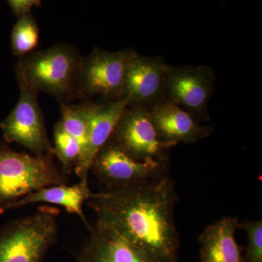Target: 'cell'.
Wrapping results in <instances>:
<instances>
[{
  "label": "cell",
  "instance_id": "cell-16",
  "mask_svg": "<svg viewBox=\"0 0 262 262\" xmlns=\"http://www.w3.org/2000/svg\"><path fill=\"white\" fill-rule=\"evenodd\" d=\"M60 108L61 113L60 121L65 130L75 139L80 146V158L75 168L76 174L80 177L89 149V123L85 107L83 103L80 105L60 103Z\"/></svg>",
  "mask_w": 262,
  "mask_h": 262
},
{
  "label": "cell",
  "instance_id": "cell-14",
  "mask_svg": "<svg viewBox=\"0 0 262 262\" xmlns=\"http://www.w3.org/2000/svg\"><path fill=\"white\" fill-rule=\"evenodd\" d=\"M237 216H227L208 225L198 237L201 262H243L241 248L235 239Z\"/></svg>",
  "mask_w": 262,
  "mask_h": 262
},
{
  "label": "cell",
  "instance_id": "cell-20",
  "mask_svg": "<svg viewBox=\"0 0 262 262\" xmlns=\"http://www.w3.org/2000/svg\"><path fill=\"white\" fill-rule=\"evenodd\" d=\"M8 3L15 16L19 18L30 14L32 8L40 6L42 2L39 0H9Z\"/></svg>",
  "mask_w": 262,
  "mask_h": 262
},
{
  "label": "cell",
  "instance_id": "cell-12",
  "mask_svg": "<svg viewBox=\"0 0 262 262\" xmlns=\"http://www.w3.org/2000/svg\"><path fill=\"white\" fill-rule=\"evenodd\" d=\"M149 111L160 140L173 146L179 143L196 144L213 131V126H203L192 115L167 98Z\"/></svg>",
  "mask_w": 262,
  "mask_h": 262
},
{
  "label": "cell",
  "instance_id": "cell-9",
  "mask_svg": "<svg viewBox=\"0 0 262 262\" xmlns=\"http://www.w3.org/2000/svg\"><path fill=\"white\" fill-rule=\"evenodd\" d=\"M129 156L141 162H168V150L174 147L158 137L149 108L128 106L111 136Z\"/></svg>",
  "mask_w": 262,
  "mask_h": 262
},
{
  "label": "cell",
  "instance_id": "cell-21",
  "mask_svg": "<svg viewBox=\"0 0 262 262\" xmlns=\"http://www.w3.org/2000/svg\"><path fill=\"white\" fill-rule=\"evenodd\" d=\"M5 210L2 209V208H0V215L3 214L4 213Z\"/></svg>",
  "mask_w": 262,
  "mask_h": 262
},
{
  "label": "cell",
  "instance_id": "cell-15",
  "mask_svg": "<svg viewBox=\"0 0 262 262\" xmlns=\"http://www.w3.org/2000/svg\"><path fill=\"white\" fill-rule=\"evenodd\" d=\"M92 193L88 182H80L72 186L67 184L53 186L27 194L10 205L8 209L21 208L37 203L56 205L63 207L68 213L78 215L89 228L90 224L88 223L84 215L83 204L91 198Z\"/></svg>",
  "mask_w": 262,
  "mask_h": 262
},
{
  "label": "cell",
  "instance_id": "cell-7",
  "mask_svg": "<svg viewBox=\"0 0 262 262\" xmlns=\"http://www.w3.org/2000/svg\"><path fill=\"white\" fill-rule=\"evenodd\" d=\"M168 162H141L129 156L112 139L95 156L91 170L106 189L148 182L168 175Z\"/></svg>",
  "mask_w": 262,
  "mask_h": 262
},
{
  "label": "cell",
  "instance_id": "cell-10",
  "mask_svg": "<svg viewBox=\"0 0 262 262\" xmlns=\"http://www.w3.org/2000/svg\"><path fill=\"white\" fill-rule=\"evenodd\" d=\"M169 65L160 56H133L127 64L121 100L128 106L151 108L166 98Z\"/></svg>",
  "mask_w": 262,
  "mask_h": 262
},
{
  "label": "cell",
  "instance_id": "cell-6",
  "mask_svg": "<svg viewBox=\"0 0 262 262\" xmlns=\"http://www.w3.org/2000/svg\"><path fill=\"white\" fill-rule=\"evenodd\" d=\"M18 80V103L0 125L5 140L23 146L36 156L53 157V146L48 137L44 117L38 102V93L23 80Z\"/></svg>",
  "mask_w": 262,
  "mask_h": 262
},
{
  "label": "cell",
  "instance_id": "cell-19",
  "mask_svg": "<svg viewBox=\"0 0 262 262\" xmlns=\"http://www.w3.org/2000/svg\"><path fill=\"white\" fill-rule=\"evenodd\" d=\"M238 229H244L248 239L243 262H262V220L239 222Z\"/></svg>",
  "mask_w": 262,
  "mask_h": 262
},
{
  "label": "cell",
  "instance_id": "cell-4",
  "mask_svg": "<svg viewBox=\"0 0 262 262\" xmlns=\"http://www.w3.org/2000/svg\"><path fill=\"white\" fill-rule=\"evenodd\" d=\"M53 157L18 152L0 144V208L43 188L67 184L69 178L53 161Z\"/></svg>",
  "mask_w": 262,
  "mask_h": 262
},
{
  "label": "cell",
  "instance_id": "cell-2",
  "mask_svg": "<svg viewBox=\"0 0 262 262\" xmlns=\"http://www.w3.org/2000/svg\"><path fill=\"white\" fill-rule=\"evenodd\" d=\"M83 57L70 44L58 43L20 57L17 79L34 91L51 95L59 103L81 98L78 74Z\"/></svg>",
  "mask_w": 262,
  "mask_h": 262
},
{
  "label": "cell",
  "instance_id": "cell-17",
  "mask_svg": "<svg viewBox=\"0 0 262 262\" xmlns=\"http://www.w3.org/2000/svg\"><path fill=\"white\" fill-rule=\"evenodd\" d=\"M39 27L32 13L19 18L12 31L13 54L20 58L32 53L39 43Z\"/></svg>",
  "mask_w": 262,
  "mask_h": 262
},
{
  "label": "cell",
  "instance_id": "cell-1",
  "mask_svg": "<svg viewBox=\"0 0 262 262\" xmlns=\"http://www.w3.org/2000/svg\"><path fill=\"white\" fill-rule=\"evenodd\" d=\"M179 201L175 181L163 176L127 187L92 193L86 205L155 262H179L181 236L174 210Z\"/></svg>",
  "mask_w": 262,
  "mask_h": 262
},
{
  "label": "cell",
  "instance_id": "cell-3",
  "mask_svg": "<svg viewBox=\"0 0 262 262\" xmlns=\"http://www.w3.org/2000/svg\"><path fill=\"white\" fill-rule=\"evenodd\" d=\"M56 207H39L32 214L0 228V262H42L58 239Z\"/></svg>",
  "mask_w": 262,
  "mask_h": 262
},
{
  "label": "cell",
  "instance_id": "cell-11",
  "mask_svg": "<svg viewBox=\"0 0 262 262\" xmlns=\"http://www.w3.org/2000/svg\"><path fill=\"white\" fill-rule=\"evenodd\" d=\"M74 262H155L115 229L96 221Z\"/></svg>",
  "mask_w": 262,
  "mask_h": 262
},
{
  "label": "cell",
  "instance_id": "cell-13",
  "mask_svg": "<svg viewBox=\"0 0 262 262\" xmlns=\"http://www.w3.org/2000/svg\"><path fill=\"white\" fill-rule=\"evenodd\" d=\"M89 123V149L80 182H88L91 164L100 149L113 135L117 122L127 107L122 100L83 102Z\"/></svg>",
  "mask_w": 262,
  "mask_h": 262
},
{
  "label": "cell",
  "instance_id": "cell-18",
  "mask_svg": "<svg viewBox=\"0 0 262 262\" xmlns=\"http://www.w3.org/2000/svg\"><path fill=\"white\" fill-rule=\"evenodd\" d=\"M54 156L61 162L62 173L70 175L80 158V149L77 141L65 130L61 122H57L53 131Z\"/></svg>",
  "mask_w": 262,
  "mask_h": 262
},
{
  "label": "cell",
  "instance_id": "cell-5",
  "mask_svg": "<svg viewBox=\"0 0 262 262\" xmlns=\"http://www.w3.org/2000/svg\"><path fill=\"white\" fill-rule=\"evenodd\" d=\"M136 53L129 48L110 52L95 48L83 57L78 74L81 98L121 100L127 64Z\"/></svg>",
  "mask_w": 262,
  "mask_h": 262
},
{
  "label": "cell",
  "instance_id": "cell-8",
  "mask_svg": "<svg viewBox=\"0 0 262 262\" xmlns=\"http://www.w3.org/2000/svg\"><path fill=\"white\" fill-rule=\"evenodd\" d=\"M214 70L209 66H169L165 80L166 98L198 121H209L208 104L215 91Z\"/></svg>",
  "mask_w": 262,
  "mask_h": 262
}]
</instances>
